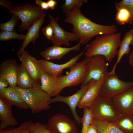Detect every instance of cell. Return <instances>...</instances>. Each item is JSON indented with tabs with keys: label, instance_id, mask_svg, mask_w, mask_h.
<instances>
[{
	"label": "cell",
	"instance_id": "6da1fadb",
	"mask_svg": "<svg viewBox=\"0 0 133 133\" xmlns=\"http://www.w3.org/2000/svg\"><path fill=\"white\" fill-rule=\"evenodd\" d=\"M80 8L76 6L66 14L64 20L73 25L72 33L76 35L81 44L87 43L95 36L116 33L117 31V27L114 24L102 25L91 21L82 13Z\"/></svg>",
	"mask_w": 133,
	"mask_h": 133
},
{
	"label": "cell",
	"instance_id": "7a4b0ae2",
	"mask_svg": "<svg viewBox=\"0 0 133 133\" xmlns=\"http://www.w3.org/2000/svg\"><path fill=\"white\" fill-rule=\"evenodd\" d=\"M121 36V33L118 32L105 34L97 37L86 46V57L100 55L103 56L107 61L111 62L117 55Z\"/></svg>",
	"mask_w": 133,
	"mask_h": 133
},
{
	"label": "cell",
	"instance_id": "3957f363",
	"mask_svg": "<svg viewBox=\"0 0 133 133\" xmlns=\"http://www.w3.org/2000/svg\"><path fill=\"white\" fill-rule=\"evenodd\" d=\"M40 86L35 83L32 87L27 88L17 86L14 88L34 114L47 110L50 108L49 102L51 97L41 89Z\"/></svg>",
	"mask_w": 133,
	"mask_h": 133
},
{
	"label": "cell",
	"instance_id": "277c9868",
	"mask_svg": "<svg viewBox=\"0 0 133 133\" xmlns=\"http://www.w3.org/2000/svg\"><path fill=\"white\" fill-rule=\"evenodd\" d=\"M89 108L96 120L115 123L122 115L111 98L99 95Z\"/></svg>",
	"mask_w": 133,
	"mask_h": 133
},
{
	"label": "cell",
	"instance_id": "5b68a950",
	"mask_svg": "<svg viewBox=\"0 0 133 133\" xmlns=\"http://www.w3.org/2000/svg\"><path fill=\"white\" fill-rule=\"evenodd\" d=\"M7 12L15 15L21 20V24L18 27L20 32L28 30L44 13V10L38 6L29 3L12 7L7 10Z\"/></svg>",
	"mask_w": 133,
	"mask_h": 133
},
{
	"label": "cell",
	"instance_id": "8992f818",
	"mask_svg": "<svg viewBox=\"0 0 133 133\" xmlns=\"http://www.w3.org/2000/svg\"><path fill=\"white\" fill-rule=\"evenodd\" d=\"M87 62L85 58L70 67V71L66 75L57 77L59 85L56 96L66 87L78 85L82 83L86 72Z\"/></svg>",
	"mask_w": 133,
	"mask_h": 133
},
{
	"label": "cell",
	"instance_id": "52a82bcc",
	"mask_svg": "<svg viewBox=\"0 0 133 133\" xmlns=\"http://www.w3.org/2000/svg\"><path fill=\"white\" fill-rule=\"evenodd\" d=\"M86 58L87 60L86 71L81 86L87 85L92 80H99L103 75L109 72V64L103 56L97 55Z\"/></svg>",
	"mask_w": 133,
	"mask_h": 133
},
{
	"label": "cell",
	"instance_id": "ba28073f",
	"mask_svg": "<svg viewBox=\"0 0 133 133\" xmlns=\"http://www.w3.org/2000/svg\"><path fill=\"white\" fill-rule=\"evenodd\" d=\"M133 87V82H125L115 74L109 72L104 75V80L100 95L112 98Z\"/></svg>",
	"mask_w": 133,
	"mask_h": 133
},
{
	"label": "cell",
	"instance_id": "9c48e42d",
	"mask_svg": "<svg viewBox=\"0 0 133 133\" xmlns=\"http://www.w3.org/2000/svg\"><path fill=\"white\" fill-rule=\"evenodd\" d=\"M46 125L52 133H79L75 122L67 116L59 113L51 116Z\"/></svg>",
	"mask_w": 133,
	"mask_h": 133
},
{
	"label": "cell",
	"instance_id": "30bf717a",
	"mask_svg": "<svg viewBox=\"0 0 133 133\" xmlns=\"http://www.w3.org/2000/svg\"><path fill=\"white\" fill-rule=\"evenodd\" d=\"M89 85L81 86L80 89L76 93L70 96H64L58 95L53 98H51L49 102L51 103L61 102L64 103L69 106L76 122L78 124L81 123V118L77 113L76 108L83 97Z\"/></svg>",
	"mask_w": 133,
	"mask_h": 133
},
{
	"label": "cell",
	"instance_id": "8fae6325",
	"mask_svg": "<svg viewBox=\"0 0 133 133\" xmlns=\"http://www.w3.org/2000/svg\"><path fill=\"white\" fill-rule=\"evenodd\" d=\"M48 17L53 29L54 38L51 42L54 45H63L69 47L70 42L79 41L75 34L66 31L59 25L58 17L54 18L50 14L48 15Z\"/></svg>",
	"mask_w": 133,
	"mask_h": 133
},
{
	"label": "cell",
	"instance_id": "7c38bea8",
	"mask_svg": "<svg viewBox=\"0 0 133 133\" xmlns=\"http://www.w3.org/2000/svg\"><path fill=\"white\" fill-rule=\"evenodd\" d=\"M19 57L22 65L32 78L36 84L40 85V78L43 69L39 60L25 50Z\"/></svg>",
	"mask_w": 133,
	"mask_h": 133
},
{
	"label": "cell",
	"instance_id": "4fadbf2b",
	"mask_svg": "<svg viewBox=\"0 0 133 133\" xmlns=\"http://www.w3.org/2000/svg\"><path fill=\"white\" fill-rule=\"evenodd\" d=\"M86 47L81 52L76 56L71 58L67 62L62 64L54 63L45 59H39V61L43 69L55 78L61 75L63 70L69 68L75 65L84 54Z\"/></svg>",
	"mask_w": 133,
	"mask_h": 133
},
{
	"label": "cell",
	"instance_id": "5bb4252c",
	"mask_svg": "<svg viewBox=\"0 0 133 133\" xmlns=\"http://www.w3.org/2000/svg\"><path fill=\"white\" fill-rule=\"evenodd\" d=\"M112 100L122 115H133V87L113 98Z\"/></svg>",
	"mask_w": 133,
	"mask_h": 133
},
{
	"label": "cell",
	"instance_id": "9a60e30c",
	"mask_svg": "<svg viewBox=\"0 0 133 133\" xmlns=\"http://www.w3.org/2000/svg\"><path fill=\"white\" fill-rule=\"evenodd\" d=\"M104 75L98 81L92 80L90 81L87 89L77 106L79 108H89L99 96L103 82Z\"/></svg>",
	"mask_w": 133,
	"mask_h": 133
},
{
	"label": "cell",
	"instance_id": "2e32d148",
	"mask_svg": "<svg viewBox=\"0 0 133 133\" xmlns=\"http://www.w3.org/2000/svg\"><path fill=\"white\" fill-rule=\"evenodd\" d=\"M18 65L15 59L5 60L0 66V78L6 81L9 86L14 88L17 86Z\"/></svg>",
	"mask_w": 133,
	"mask_h": 133
},
{
	"label": "cell",
	"instance_id": "e0dca14e",
	"mask_svg": "<svg viewBox=\"0 0 133 133\" xmlns=\"http://www.w3.org/2000/svg\"><path fill=\"white\" fill-rule=\"evenodd\" d=\"M0 98L11 106L19 109L29 108L20 93L14 88L10 86L0 90Z\"/></svg>",
	"mask_w": 133,
	"mask_h": 133
},
{
	"label": "cell",
	"instance_id": "ac0fdd59",
	"mask_svg": "<svg viewBox=\"0 0 133 133\" xmlns=\"http://www.w3.org/2000/svg\"><path fill=\"white\" fill-rule=\"evenodd\" d=\"M46 15V13H44L27 30V33L25 35L21 47L17 53L18 57L24 52L25 48L30 43L32 42L33 44H35L36 40L39 37L41 26L45 21Z\"/></svg>",
	"mask_w": 133,
	"mask_h": 133
},
{
	"label": "cell",
	"instance_id": "d6986e66",
	"mask_svg": "<svg viewBox=\"0 0 133 133\" xmlns=\"http://www.w3.org/2000/svg\"><path fill=\"white\" fill-rule=\"evenodd\" d=\"M81 45L79 42L75 46L70 48L53 45L41 52L40 54L45 60L47 61L59 60L71 51H78Z\"/></svg>",
	"mask_w": 133,
	"mask_h": 133
},
{
	"label": "cell",
	"instance_id": "ffe728a7",
	"mask_svg": "<svg viewBox=\"0 0 133 133\" xmlns=\"http://www.w3.org/2000/svg\"><path fill=\"white\" fill-rule=\"evenodd\" d=\"M12 106L0 98V129H7L9 126L15 127L18 124L13 115Z\"/></svg>",
	"mask_w": 133,
	"mask_h": 133
},
{
	"label": "cell",
	"instance_id": "44dd1931",
	"mask_svg": "<svg viewBox=\"0 0 133 133\" xmlns=\"http://www.w3.org/2000/svg\"><path fill=\"white\" fill-rule=\"evenodd\" d=\"M133 39V29H131L126 32L122 40H121L117 55L116 62L111 70L109 72L111 74H115L116 67L124 55L129 54L130 50V45Z\"/></svg>",
	"mask_w": 133,
	"mask_h": 133
},
{
	"label": "cell",
	"instance_id": "7402d4cb",
	"mask_svg": "<svg viewBox=\"0 0 133 133\" xmlns=\"http://www.w3.org/2000/svg\"><path fill=\"white\" fill-rule=\"evenodd\" d=\"M40 81V87L42 90L51 97L56 96L59 85L57 77H53L43 69L41 74Z\"/></svg>",
	"mask_w": 133,
	"mask_h": 133
},
{
	"label": "cell",
	"instance_id": "603a6c76",
	"mask_svg": "<svg viewBox=\"0 0 133 133\" xmlns=\"http://www.w3.org/2000/svg\"><path fill=\"white\" fill-rule=\"evenodd\" d=\"M35 84L23 66L18 65L17 76V86L22 88L32 87Z\"/></svg>",
	"mask_w": 133,
	"mask_h": 133
},
{
	"label": "cell",
	"instance_id": "cb8c5ba5",
	"mask_svg": "<svg viewBox=\"0 0 133 133\" xmlns=\"http://www.w3.org/2000/svg\"><path fill=\"white\" fill-rule=\"evenodd\" d=\"M91 123L95 126L99 133H124L114 123L93 119Z\"/></svg>",
	"mask_w": 133,
	"mask_h": 133
},
{
	"label": "cell",
	"instance_id": "d4e9b609",
	"mask_svg": "<svg viewBox=\"0 0 133 133\" xmlns=\"http://www.w3.org/2000/svg\"><path fill=\"white\" fill-rule=\"evenodd\" d=\"M116 126L124 133H133V115L122 116L116 122Z\"/></svg>",
	"mask_w": 133,
	"mask_h": 133
},
{
	"label": "cell",
	"instance_id": "484cf974",
	"mask_svg": "<svg viewBox=\"0 0 133 133\" xmlns=\"http://www.w3.org/2000/svg\"><path fill=\"white\" fill-rule=\"evenodd\" d=\"M116 13L115 19L117 23L120 25L129 23L131 14L128 10L122 6H116Z\"/></svg>",
	"mask_w": 133,
	"mask_h": 133
},
{
	"label": "cell",
	"instance_id": "4316f807",
	"mask_svg": "<svg viewBox=\"0 0 133 133\" xmlns=\"http://www.w3.org/2000/svg\"><path fill=\"white\" fill-rule=\"evenodd\" d=\"M33 123L31 121H24L17 128H11L4 130L0 129V133H27L30 131Z\"/></svg>",
	"mask_w": 133,
	"mask_h": 133
},
{
	"label": "cell",
	"instance_id": "83f0119b",
	"mask_svg": "<svg viewBox=\"0 0 133 133\" xmlns=\"http://www.w3.org/2000/svg\"><path fill=\"white\" fill-rule=\"evenodd\" d=\"M87 0H65L64 4L61 5L63 12L66 14L70 12L76 6L81 7L83 3H86Z\"/></svg>",
	"mask_w": 133,
	"mask_h": 133
},
{
	"label": "cell",
	"instance_id": "f1b7e54d",
	"mask_svg": "<svg viewBox=\"0 0 133 133\" xmlns=\"http://www.w3.org/2000/svg\"><path fill=\"white\" fill-rule=\"evenodd\" d=\"M83 114L81 118L82 128L80 133H86L89 125L91 124L93 119L92 113L89 107L83 109Z\"/></svg>",
	"mask_w": 133,
	"mask_h": 133
},
{
	"label": "cell",
	"instance_id": "f546056e",
	"mask_svg": "<svg viewBox=\"0 0 133 133\" xmlns=\"http://www.w3.org/2000/svg\"><path fill=\"white\" fill-rule=\"evenodd\" d=\"M10 19L8 21L0 24L1 31L7 32L15 31V27L18 25L20 18L17 16L12 14Z\"/></svg>",
	"mask_w": 133,
	"mask_h": 133
},
{
	"label": "cell",
	"instance_id": "4dcf8cb0",
	"mask_svg": "<svg viewBox=\"0 0 133 133\" xmlns=\"http://www.w3.org/2000/svg\"><path fill=\"white\" fill-rule=\"evenodd\" d=\"M25 35L19 34L16 32H7L1 31L0 33V41H5L12 39L23 40Z\"/></svg>",
	"mask_w": 133,
	"mask_h": 133
},
{
	"label": "cell",
	"instance_id": "1f68e13d",
	"mask_svg": "<svg viewBox=\"0 0 133 133\" xmlns=\"http://www.w3.org/2000/svg\"><path fill=\"white\" fill-rule=\"evenodd\" d=\"M116 6H122L127 9L131 14V19L129 24H133V0H122L116 3Z\"/></svg>",
	"mask_w": 133,
	"mask_h": 133
},
{
	"label": "cell",
	"instance_id": "d6a6232c",
	"mask_svg": "<svg viewBox=\"0 0 133 133\" xmlns=\"http://www.w3.org/2000/svg\"><path fill=\"white\" fill-rule=\"evenodd\" d=\"M30 131L33 133H52L47 129L46 125L39 122L33 123Z\"/></svg>",
	"mask_w": 133,
	"mask_h": 133
},
{
	"label": "cell",
	"instance_id": "836d02e7",
	"mask_svg": "<svg viewBox=\"0 0 133 133\" xmlns=\"http://www.w3.org/2000/svg\"><path fill=\"white\" fill-rule=\"evenodd\" d=\"M42 33L46 38L51 41L54 38V31L51 24L50 23L42 29Z\"/></svg>",
	"mask_w": 133,
	"mask_h": 133
},
{
	"label": "cell",
	"instance_id": "e575fe53",
	"mask_svg": "<svg viewBox=\"0 0 133 133\" xmlns=\"http://www.w3.org/2000/svg\"><path fill=\"white\" fill-rule=\"evenodd\" d=\"M35 3L42 10H47L49 8L48 3L41 0H35Z\"/></svg>",
	"mask_w": 133,
	"mask_h": 133
},
{
	"label": "cell",
	"instance_id": "d590c367",
	"mask_svg": "<svg viewBox=\"0 0 133 133\" xmlns=\"http://www.w3.org/2000/svg\"><path fill=\"white\" fill-rule=\"evenodd\" d=\"M0 5L2 6L4 8L7 10L11 7L14 6L11 1L5 0H0Z\"/></svg>",
	"mask_w": 133,
	"mask_h": 133
},
{
	"label": "cell",
	"instance_id": "8d00e7d4",
	"mask_svg": "<svg viewBox=\"0 0 133 133\" xmlns=\"http://www.w3.org/2000/svg\"><path fill=\"white\" fill-rule=\"evenodd\" d=\"M86 133H99L96 128L92 123L89 125Z\"/></svg>",
	"mask_w": 133,
	"mask_h": 133
},
{
	"label": "cell",
	"instance_id": "74e56055",
	"mask_svg": "<svg viewBox=\"0 0 133 133\" xmlns=\"http://www.w3.org/2000/svg\"><path fill=\"white\" fill-rule=\"evenodd\" d=\"M47 2L49 8L51 10H54L55 6L57 4V2L54 0H49Z\"/></svg>",
	"mask_w": 133,
	"mask_h": 133
},
{
	"label": "cell",
	"instance_id": "f35d334b",
	"mask_svg": "<svg viewBox=\"0 0 133 133\" xmlns=\"http://www.w3.org/2000/svg\"><path fill=\"white\" fill-rule=\"evenodd\" d=\"M9 84L6 80L0 78V90L9 87Z\"/></svg>",
	"mask_w": 133,
	"mask_h": 133
},
{
	"label": "cell",
	"instance_id": "ab89813d",
	"mask_svg": "<svg viewBox=\"0 0 133 133\" xmlns=\"http://www.w3.org/2000/svg\"><path fill=\"white\" fill-rule=\"evenodd\" d=\"M129 63L130 65L133 67V49L129 56Z\"/></svg>",
	"mask_w": 133,
	"mask_h": 133
},
{
	"label": "cell",
	"instance_id": "60d3db41",
	"mask_svg": "<svg viewBox=\"0 0 133 133\" xmlns=\"http://www.w3.org/2000/svg\"><path fill=\"white\" fill-rule=\"evenodd\" d=\"M131 45L133 46V39L132 41V43H131Z\"/></svg>",
	"mask_w": 133,
	"mask_h": 133
},
{
	"label": "cell",
	"instance_id": "b9f144b4",
	"mask_svg": "<svg viewBox=\"0 0 133 133\" xmlns=\"http://www.w3.org/2000/svg\"><path fill=\"white\" fill-rule=\"evenodd\" d=\"M27 133H33L30 131L29 132H28Z\"/></svg>",
	"mask_w": 133,
	"mask_h": 133
}]
</instances>
